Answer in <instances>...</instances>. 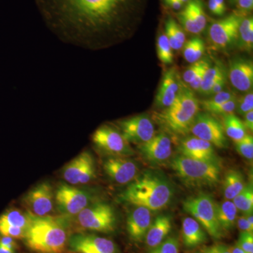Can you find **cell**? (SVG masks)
I'll return each mask as SVG.
<instances>
[{
	"label": "cell",
	"mask_w": 253,
	"mask_h": 253,
	"mask_svg": "<svg viewBox=\"0 0 253 253\" xmlns=\"http://www.w3.org/2000/svg\"><path fill=\"white\" fill-rule=\"evenodd\" d=\"M211 63H210L206 65V66L199 71V73H198L197 76L194 78L193 81L190 83L189 85L191 86V89H193V90H199L201 83H202L203 79H204L205 73H206V71H207L208 68L211 67Z\"/></svg>",
	"instance_id": "44"
},
{
	"label": "cell",
	"mask_w": 253,
	"mask_h": 253,
	"mask_svg": "<svg viewBox=\"0 0 253 253\" xmlns=\"http://www.w3.org/2000/svg\"><path fill=\"white\" fill-rule=\"evenodd\" d=\"M184 57L188 63H193L202 58L206 50L204 41L199 37H194L184 44Z\"/></svg>",
	"instance_id": "27"
},
{
	"label": "cell",
	"mask_w": 253,
	"mask_h": 253,
	"mask_svg": "<svg viewBox=\"0 0 253 253\" xmlns=\"http://www.w3.org/2000/svg\"><path fill=\"white\" fill-rule=\"evenodd\" d=\"M31 221V214L18 210H10L0 215V224L27 229Z\"/></svg>",
	"instance_id": "29"
},
{
	"label": "cell",
	"mask_w": 253,
	"mask_h": 253,
	"mask_svg": "<svg viewBox=\"0 0 253 253\" xmlns=\"http://www.w3.org/2000/svg\"><path fill=\"white\" fill-rule=\"evenodd\" d=\"M0 244L11 251H15L17 249V244L14 239L9 236H0Z\"/></svg>",
	"instance_id": "47"
},
{
	"label": "cell",
	"mask_w": 253,
	"mask_h": 253,
	"mask_svg": "<svg viewBox=\"0 0 253 253\" xmlns=\"http://www.w3.org/2000/svg\"><path fill=\"white\" fill-rule=\"evenodd\" d=\"M138 148L142 158L151 164L166 162L172 154V140L164 131L155 134L147 142L138 145Z\"/></svg>",
	"instance_id": "15"
},
{
	"label": "cell",
	"mask_w": 253,
	"mask_h": 253,
	"mask_svg": "<svg viewBox=\"0 0 253 253\" xmlns=\"http://www.w3.org/2000/svg\"><path fill=\"white\" fill-rule=\"evenodd\" d=\"M246 186L242 173L234 169L228 171L224 176L223 184L224 197L226 200L232 201L244 189Z\"/></svg>",
	"instance_id": "25"
},
{
	"label": "cell",
	"mask_w": 253,
	"mask_h": 253,
	"mask_svg": "<svg viewBox=\"0 0 253 253\" xmlns=\"http://www.w3.org/2000/svg\"><path fill=\"white\" fill-rule=\"evenodd\" d=\"M236 151L243 157L248 160H253V137L251 134L243 138L241 140L236 141Z\"/></svg>",
	"instance_id": "36"
},
{
	"label": "cell",
	"mask_w": 253,
	"mask_h": 253,
	"mask_svg": "<svg viewBox=\"0 0 253 253\" xmlns=\"http://www.w3.org/2000/svg\"><path fill=\"white\" fill-rule=\"evenodd\" d=\"M214 1L217 3V4L220 7V9L225 12L226 5L225 2H224V0H214Z\"/></svg>",
	"instance_id": "53"
},
{
	"label": "cell",
	"mask_w": 253,
	"mask_h": 253,
	"mask_svg": "<svg viewBox=\"0 0 253 253\" xmlns=\"http://www.w3.org/2000/svg\"><path fill=\"white\" fill-rule=\"evenodd\" d=\"M177 18L182 27L188 33L195 35L201 33L186 7L178 14Z\"/></svg>",
	"instance_id": "38"
},
{
	"label": "cell",
	"mask_w": 253,
	"mask_h": 253,
	"mask_svg": "<svg viewBox=\"0 0 253 253\" xmlns=\"http://www.w3.org/2000/svg\"><path fill=\"white\" fill-rule=\"evenodd\" d=\"M94 158L89 151H83L63 168L65 180L72 185L85 184L96 175Z\"/></svg>",
	"instance_id": "13"
},
{
	"label": "cell",
	"mask_w": 253,
	"mask_h": 253,
	"mask_svg": "<svg viewBox=\"0 0 253 253\" xmlns=\"http://www.w3.org/2000/svg\"><path fill=\"white\" fill-rule=\"evenodd\" d=\"M196 253H213L212 250L211 248L209 249L204 250V251H201V252Z\"/></svg>",
	"instance_id": "55"
},
{
	"label": "cell",
	"mask_w": 253,
	"mask_h": 253,
	"mask_svg": "<svg viewBox=\"0 0 253 253\" xmlns=\"http://www.w3.org/2000/svg\"><path fill=\"white\" fill-rule=\"evenodd\" d=\"M181 236L184 246L192 249L206 244L208 241L207 232L194 218L185 217L181 224Z\"/></svg>",
	"instance_id": "23"
},
{
	"label": "cell",
	"mask_w": 253,
	"mask_h": 253,
	"mask_svg": "<svg viewBox=\"0 0 253 253\" xmlns=\"http://www.w3.org/2000/svg\"><path fill=\"white\" fill-rule=\"evenodd\" d=\"M230 1H231V2L236 3V1H237V0H230Z\"/></svg>",
	"instance_id": "57"
},
{
	"label": "cell",
	"mask_w": 253,
	"mask_h": 253,
	"mask_svg": "<svg viewBox=\"0 0 253 253\" xmlns=\"http://www.w3.org/2000/svg\"><path fill=\"white\" fill-rule=\"evenodd\" d=\"M190 132L219 149H225L229 146L223 126L209 113H199L191 126Z\"/></svg>",
	"instance_id": "10"
},
{
	"label": "cell",
	"mask_w": 253,
	"mask_h": 253,
	"mask_svg": "<svg viewBox=\"0 0 253 253\" xmlns=\"http://www.w3.org/2000/svg\"><path fill=\"white\" fill-rule=\"evenodd\" d=\"M118 125L121 134L129 144H144L156 134L152 120L145 114L123 120Z\"/></svg>",
	"instance_id": "11"
},
{
	"label": "cell",
	"mask_w": 253,
	"mask_h": 253,
	"mask_svg": "<svg viewBox=\"0 0 253 253\" xmlns=\"http://www.w3.org/2000/svg\"><path fill=\"white\" fill-rule=\"evenodd\" d=\"M244 18L235 11L211 24L208 38L214 49H226L238 41L240 25Z\"/></svg>",
	"instance_id": "8"
},
{
	"label": "cell",
	"mask_w": 253,
	"mask_h": 253,
	"mask_svg": "<svg viewBox=\"0 0 253 253\" xmlns=\"http://www.w3.org/2000/svg\"><path fill=\"white\" fill-rule=\"evenodd\" d=\"M104 169L112 180L120 184H126L135 179L137 166L134 161L121 156H112L104 163Z\"/></svg>",
	"instance_id": "17"
},
{
	"label": "cell",
	"mask_w": 253,
	"mask_h": 253,
	"mask_svg": "<svg viewBox=\"0 0 253 253\" xmlns=\"http://www.w3.org/2000/svg\"><path fill=\"white\" fill-rule=\"evenodd\" d=\"M236 224L241 232L253 233V226L250 224L244 214V215L236 218Z\"/></svg>",
	"instance_id": "45"
},
{
	"label": "cell",
	"mask_w": 253,
	"mask_h": 253,
	"mask_svg": "<svg viewBox=\"0 0 253 253\" xmlns=\"http://www.w3.org/2000/svg\"><path fill=\"white\" fill-rule=\"evenodd\" d=\"M78 221L82 227L87 230L111 233L116 228V218L110 205L96 203L86 206L78 214Z\"/></svg>",
	"instance_id": "7"
},
{
	"label": "cell",
	"mask_w": 253,
	"mask_h": 253,
	"mask_svg": "<svg viewBox=\"0 0 253 253\" xmlns=\"http://www.w3.org/2000/svg\"><path fill=\"white\" fill-rule=\"evenodd\" d=\"M179 149L181 155L186 157L218 163L213 145L196 136H186L181 139Z\"/></svg>",
	"instance_id": "18"
},
{
	"label": "cell",
	"mask_w": 253,
	"mask_h": 253,
	"mask_svg": "<svg viewBox=\"0 0 253 253\" xmlns=\"http://www.w3.org/2000/svg\"><path fill=\"white\" fill-rule=\"evenodd\" d=\"M237 96L234 91L231 90H222L212 95L210 99L204 100L201 102V106L204 110L208 111L211 108L215 107L219 105L224 104L226 101L236 99Z\"/></svg>",
	"instance_id": "34"
},
{
	"label": "cell",
	"mask_w": 253,
	"mask_h": 253,
	"mask_svg": "<svg viewBox=\"0 0 253 253\" xmlns=\"http://www.w3.org/2000/svg\"><path fill=\"white\" fill-rule=\"evenodd\" d=\"M0 253H15V251L6 249L2 245L0 244Z\"/></svg>",
	"instance_id": "54"
},
{
	"label": "cell",
	"mask_w": 253,
	"mask_h": 253,
	"mask_svg": "<svg viewBox=\"0 0 253 253\" xmlns=\"http://www.w3.org/2000/svg\"><path fill=\"white\" fill-rule=\"evenodd\" d=\"M229 251H230V253H248L241 249L237 244H236L235 246L229 247Z\"/></svg>",
	"instance_id": "52"
},
{
	"label": "cell",
	"mask_w": 253,
	"mask_h": 253,
	"mask_svg": "<svg viewBox=\"0 0 253 253\" xmlns=\"http://www.w3.org/2000/svg\"><path fill=\"white\" fill-rule=\"evenodd\" d=\"M92 141L98 149L112 156L126 157L134 154L130 144L121 131L111 126H99L93 134Z\"/></svg>",
	"instance_id": "9"
},
{
	"label": "cell",
	"mask_w": 253,
	"mask_h": 253,
	"mask_svg": "<svg viewBox=\"0 0 253 253\" xmlns=\"http://www.w3.org/2000/svg\"><path fill=\"white\" fill-rule=\"evenodd\" d=\"M208 7L211 10L212 14L217 15V16H222L224 14V11L220 9L217 3L214 1V0H209L208 1Z\"/></svg>",
	"instance_id": "49"
},
{
	"label": "cell",
	"mask_w": 253,
	"mask_h": 253,
	"mask_svg": "<svg viewBox=\"0 0 253 253\" xmlns=\"http://www.w3.org/2000/svg\"><path fill=\"white\" fill-rule=\"evenodd\" d=\"M200 33H202L207 25V17L201 0H190L186 6Z\"/></svg>",
	"instance_id": "31"
},
{
	"label": "cell",
	"mask_w": 253,
	"mask_h": 253,
	"mask_svg": "<svg viewBox=\"0 0 253 253\" xmlns=\"http://www.w3.org/2000/svg\"><path fill=\"white\" fill-rule=\"evenodd\" d=\"M199 109V99L193 91L182 83L174 102L161 112L155 113L154 119L168 134L186 136L190 133Z\"/></svg>",
	"instance_id": "3"
},
{
	"label": "cell",
	"mask_w": 253,
	"mask_h": 253,
	"mask_svg": "<svg viewBox=\"0 0 253 253\" xmlns=\"http://www.w3.org/2000/svg\"><path fill=\"white\" fill-rule=\"evenodd\" d=\"M181 84L175 68H172L166 71L156 96L157 107L162 109L169 107L179 94Z\"/></svg>",
	"instance_id": "20"
},
{
	"label": "cell",
	"mask_w": 253,
	"mask_h": 253,
	"mask_svg": "<svg viewBox=\"0 0 253 253\" xmlns=\"http://www.w3.org/2000/svg\"><path fill=\"white\" fill-rule=\"evenodd\" d=\"M26 229L0 224V236H9L14 239H24Z\"/></svg>",
	"instance_id": "40"
},
{
	"label": "cell",
	"mask_w": 253,
	"mask_h": 253,
	"mask_svg": "<svg viewBox=\"0 0 253 253\" xmlns=\"http://www.w3.org/2000/svg\"><path fill=\"white\" fill-rule=\"evenodd\" d=\"M55 200L60 211L68 215H76L88 206L90 196L85 191L62 184L56 189Z\"/></svg>",
	"instance_id": "14"
},
{
	"label": "cell",
	"mask_w": 253,
	"mask_h": 253,
	"mask_svg": "<svg viewBox=\"0 0 253 253\" xmlns=\"http://www.w3.org/2000/svg\"><path fill=\"white\" fill-rule=\"evenodd\" d=\"M52 187L47 181L42 182L24 195L22 203L28 212L36 217H45L54 208Z\"/></svg>",
	"instance_id": "12"
},
{
	"label": "cell",
	"mask_w": 253,
	"mask_h": 253,
	"mask_svg": "<svg viewBox=\"0 0 253 253\" xmlns=\"http://www.w3.org/2000/svg\"><path fill=\"white\" fill-rule=\"evenodd\" d=\"M70 249L80 253H116V245L111 240L92 235L77 234L68 241Z\"/></svg>",
	"instance_id": "16"
},
{
	"label": "cell",
	"mask_w": 253,
	"mask_h": 253,
	"mask_svg": "<svg viewBox=\"0 0 253 253\" xmlns=\"http://www.w3.org/2000/svg\"><path fill=\"white\" fill-rule=\"evenodd\" d=\"M226 84V72L221 75L219 80L216 82L215 84L213 85L212 89L210 91V96L217 94L219 91L224 90V88L225 87Z\"/></svg>",
	"instance_id": "46"
},
{
	"label": "cell",
	"mask_w": 253,
	"mask_h": 253,
	"mask_svg": "<svg viewBox=\"0 0 253 253\" xmlns=\"http://www.w3.org/2000/svg\"><path fill=\"white\" fill-rule=\"evenodd\" d=\"M244 120L243 121L246 129L252 131L253 130V111H249L244 116Z\"/></svg>",
	"instance_id": "48"
},
{
	"label": "cell",
	"mask_w": 253,
	"mask_h": 253,
	"mask_svg": "<svg viewBox=\"0 0 253 253\" xmlns=\"http://www.w3.org/2000/svg\"><path fill=\"white\" fill-rule=\"evenodd\" d=\"M172 184L158 173L146 172L136 176L121 194V198L136 207L159 211L170 203L173 197Z\"/></svg>",
	"instance_id": "2"
},
{
	"label": "cell",
	"mask_w": 253,
	"mask_h": 253,
	"mask_svg": "<svg viewBox=\"0 0 253 253\" xmlns=\"http://www.w3.org/2000/svg\"><path fill=\"white\" fill-rule=\"evenodd\" d=\"M149 253H179V242L176 237H168L161 244L150 249Z\"/></svg>",
	"instance_id": "35"
},
{
	"label": "cell",
	"mask_w": 253,
	"mask_h": 253,
	"mask_svg": "<svg viewBox=\"0 0 253 253\" xmlns=\"http://www.w3.org/2000/svg\"><path fill=\"white\" fill-rule=\"evenodd\" d=\"M171 167L188 187L200 188L217 185L220 180L219 163L178 156L171 161Z\"/></svg>",
	"instance_id": "5"
},
{
	"label": "cell",
	"mask_w": 253,
	"mask_h": 253,
	"mask_svg": "<svg viewBox=\"0 0 253 253\" xmlns=\"http://www.w3.org/2000/svg\"><path fill=\"white\" fill-rule=\"evenodd\" d=\"M237 12L241 16L249 14L253 9V0H237Z\"/></svg>",
	"instance_id": "43"
},
{
	"label": "cell",
	"mask_w": 253,
	"mask_h": 253,
	"mask_svg": "<svg viewBox=\"0 0 253 253\" xmlns=\"http://www.w3.org/2000/svg\"><path fill=\"white\" fill-rule=\"evenodd\" d=\"M223 128L226 135L235 142L241 140L248 134L247 129L245 127L243 121L233 113L224 116Z\"/></svg>",
	"instance_id": "26"
},
{
	"label": "cell",
	"mask_w": 253,
	"mask_h": 253,
	"mask_svg": "<svg viewBox=\"0 0 253 253\" xmlns=\"http://www.w3.org/2000/svg\"><path fill=\"white\" fill-rule=\"evenodd\" d=\"M253 110V90L246 92V94L236 99V112L244 116L249 111Z\"/></svg>",
	"instance_id": "37"
},
{
	"label": "cell",
	"mask_w": 253,
	"mask_h": 253,
	"mask_svg": "<svg viewBox=\"0 0 253 253\" xmlns=\"http://www.w3.org/2000/svg\"><path fill=\"white\" fill-rule=\"evenodd\" d=\"M172 218L169 215L158 216L154 221L151 222L149 230L145 237V242L148 249H152L161 244L167 239L172 230Z\"/></svg>",
	"instance_id": "22"
},
{
	"label": "cell",
	"mask_w": 253,
	"mask_h": 253,
	"mask_svg": "<svg viewBox=\"0 0 253 253\" xmlns=\"http://www.w3.org/2000/svg\"><path fill=\"white\" fill-rule=\"evenodd\" d=\"M151 211L144 207H136L128 214L126 230L131 241L142 243L149 230L152 217Z\"/></svg>",
	"instance_id": "21"
},
{
	"label": "cell",
	"mask_w": 253,
	"mask_h": 253,
	"mask_svg": "<svg viewBox=\"0 0 253 253\" xmlns=\"http://www.w3.org/2000/svg\"><path fill=\"white\" fill-rule=\"evenodd\" d=\"M157 54L158 59L166 65L172 64L174 61L173 49L169 44L166 34H161L157 40Z\"/></svg>",
	"instance_id": "33"
},
{
	"label": "cell",
	"mask_w": 253,
	"mask_h": 253,
	"mask_svg": "<svg viewBox=\"0 0 253 253\" xmlns=\"http://www.w3.org/2000/svg\"><path fill=\"white\" fill-rule=\"evenodd\" d=\"M30 214L31 221L24 238L26 246L38 253H62L67 241L62 223L49 216L36 217Z\"/></svg>",
	"instance_id": "4"
},
{
	"label": "cell",
	"mask_w": 253,
	"mask_h": 253,
	"mask_svg": "<svg viewBox=\"0 0 253 253\" xmlns=\"http://www.w3.org/2000/svg\"><path fill=\"white\" fill-rule=\"evenodd\" d=\"M142 0H36L51 27L75 38H99L126 28Z\"/></svg>",
	"instance_id": "1"
},
{
	"label": "cell",
	"mask_w": 253,
	"mask_h": 253,
	"mask_svg": "<svg viewBox=\"0 0 253 253\" xmlns=\"http://www.w3.org/2000/svg\"><path fill=\"white\" fill-rule=\"evenodd\" d=\"M165 1H166V4L174 9H181L184 6V4L178 0H165Z\"/></svg>",
	"instance_id": "51"
},
{
	"label": "cell",
	"mask_w": 253,
	"mask_h": 253,
	"mask_svg": "<svg viewBox=\"0 0 253 253\" xmlns=\"http://www.w3.org/2000/svg\"><path fill=\"white\" fill-rule=\"evenodd\" d=\"M229 77L231 84L242 92L252 90L253 63L251 60L237 59L231 61Z\"/></svg>",
	"instance_id": "19"
},
{
	"label": "cell",
	"mask_w": 253,
	"mask_h": 253,
	"mask_svg": "<svg viewBox=\"0 0 253 253\" xmlns=\"http://www.w3.org/2000/svg\"><path fill=\"white\" fill-rule=\"evenodd\" d=\"M239 47L242 51L251 52L253 47V18H243L239 31Z\"/></svg>",
	"instance_id": "28"
},
{
	"label": "cell",
	"mask_w": 253,
	"mask_h": 253,
	"mask_svg": "<svg viewBox=\"0 0 253 253\" xmlns=\"http://www.w3.org/2000/svg\"><path fill=\"white\" fill-rule=\"evenodd\" d=\"M238 211L244 214L253 212V189L252 184H246V187L232 200Z\"/></svg>",
	"instance_id": "32"
},
{
	"label": "cell",
	"mask_w": 253,
	"mask_h": 253,
	"mask_svg": "<svg viewBox=\"0 0 253 253\" xmlns=\"http://www.w3.org/2000/svg\"><path fill=\"white\" fill-rule=\"evenodd\" d=\"M178 1H180L181 3H182L183 4H186V3L189 2L190 0H178Z\"/></svg>",
	"instance_id": "56"
},
{
	"label": "cell",
	"mask_w": 253,
	"mask_h": 253,
	"mask_svg": "<svg viewBox=\"0 0 253 253\" xmlns=\"http://www.w3.org/2000/svg\"><path fill=\"white\" fill-rule=\"evenodd\" d=\"M236 99L226 101L224 104L219 105L215 107L211 108L208 110V112L214 115H223V116L231 114L236 111Z\"/></svg>",
	"instance_id": "41"
},
{
	"label": "cell",
	"mask_w": 253,
	"mask_h": 253,
	"mask_svg": "<svg viewBox=\"0 0 253 253\" xmlns=\"http://www.w3.org/2000/svg\"><path fill=\"white\" fill-rule=\"evenodd\" d=\"M237 244L248 253H253V233L241 232Z\"/></svg>",
	"instance_id": "42"
},
{
	"label": "cell",
	"mask_w": 253,
	"mask_h": 253,
	"mask_svg": "<svg viewBox=\"0 0 253 253\" xmlns=\"http://www.w3.org/2000/svg\"><path fill=\"white\" fill-rule=\"evenodd\" d=\"M217 203L211 195L199 194L188 198L183 202V208L202 226L205 231L214 239L224 237L217 219Z\"/></svg>",
	"instance_id": "6"
},
{
	"label": "cell",
	"mask_w": 253,
	"mask_h": 253,
	"mask_svg": "<svg viewBox=\"0 0 253 253\" xmlns=\"http://www.w3.org/2000/svg\"><path fill=\"white\" fill-rule=\"evenodd\" d=\"M208 63L210 62L208 60L201 59L196 61V62L191 63V66L184 71V75H183V80L186 84H189L194 79V78L197 76L199 71Z\"/></svg>",
	"instance_id": "39"
},
{
	"label": "cell",
	"mask_w": 253,
	"mask_h": 253,
	"mask_svg": "<svg viewBox=\"0 0 253 253\" xmlns=\"http://www.w3.org/2000/svg\"><path fill=\"white\" fill-rule=\"evenodd\" d=\"M213 253H230L229 247L224 246V245H217V246L211 247Z\"/></svg>",
	"instance_id": "50"
},
{
	"label": "cell",
	"mask_w": 253,
	"mask_h": 253,
	"mask_svg": "<svg viewBox=\"0 0 253 253\" xmlns=\"http://www.w3.org/2000/svg\"><path fill=\"white\" fill-rule=\"evenodd\" d=\"M237 212V208L230 200H226L217 204V219L224 232L231 231L236 225Z\"/></svg>",
	"instance_id": "24"
},
{
	"label": "cell",
	"mask_w": 253,
	"mask_h": 253,
	"mask_svg": "<svg viewBox=\"0 0 253 253\" xmlns=\"http://www.w3.org/2000/svg\"><path fill=\"white\" fill-rule=\"evenodd\" d=\"M224 73H225V71L221 65L216 64L213 67L211 66L205 73L202 83L198 91L204 96H209L213 85Z\"/></svg>",
	"instance_id": "30"
}]
</instances>
